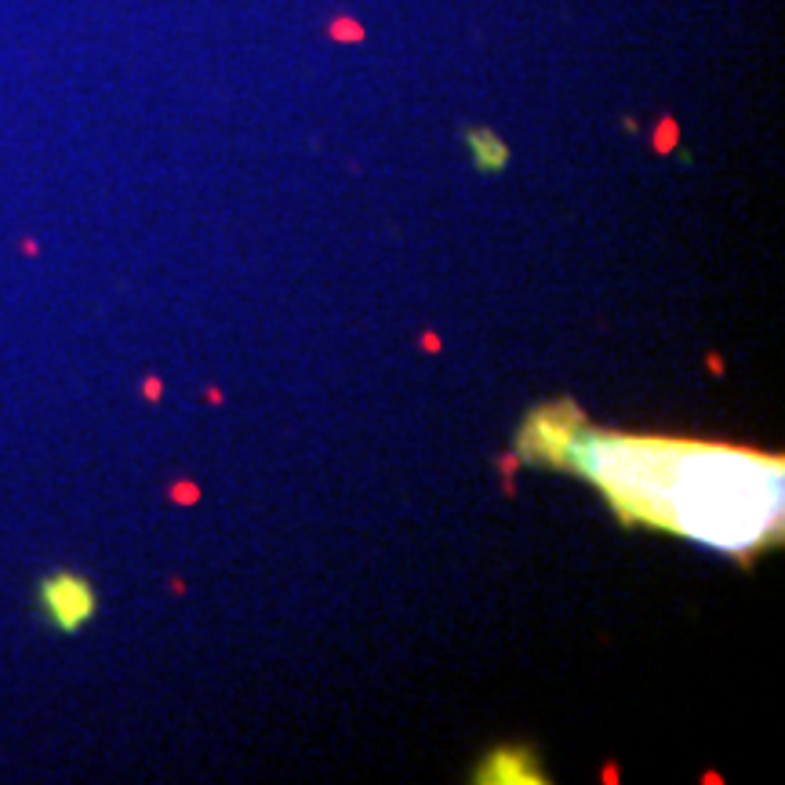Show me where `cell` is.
Returning <instances> with one entry per match:
<instances>
[{
  "label": "cell",
  "mask_w": 785,
  "mask_h": 785,
  "mask_svg": "<svg viewBox=\"0 0 785 785\" xmlns=\"http://www.w3.org/2000/svg\"><path fill=\"white\" fill-rule=\"evenodd\" d=\"M44 611L51 615V622L58 629H76L80 622L95 611L88 582H80L76 574H55V578L44 585Z\"/></svg>",
  "instance_id": "obj_1"
},
{
  "label": "cell",
  "mask_w": 785,
  "mask_h": 785,
  "mask_svg": "<svg viewBox=\"0 0 785 785\" xmlns=\"http://www.w3.org/2000/svg\"><path fill=\"white\" fill-rule=\"evenodd\" d=\"M473 149H476V164L484 168V171H494V168H502V160H505V149L502 146H494V142L487 138V135H473Z\"/></svg>",
  "instance_id": "obj_2"
}]
</instances>
